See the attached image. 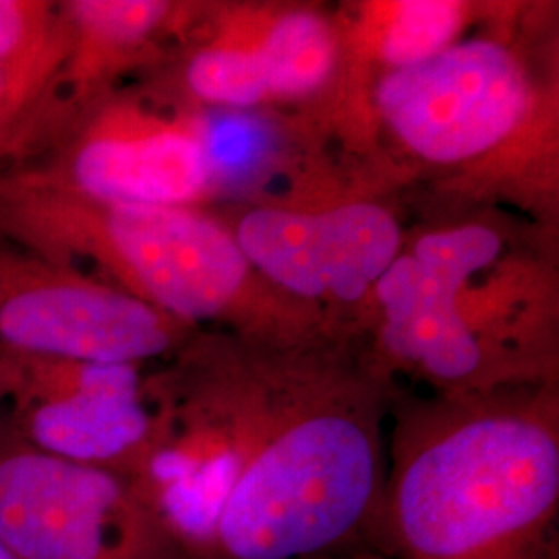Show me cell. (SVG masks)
<instances>
[{"mask_svg":"<svg viewBox=\"0 0 559 559\" xmlns=\"http://www.w3.org/2000/svg\"><path fill=\"white\" fill-rule=\"evenodd\" d=\"M545 404H480L415 429L385 477L390 559H559V440Z\"/></svg>","mask_w":559,"mask_h":559,"instance_id":"cell-1","label":"cell"},{"mask_svg":"<svg viewBox=\"0 0 559 559\" xmlns=\"http://www.w3.org/2000/svg\"><path fill=\"white\" fill-rule=\"evenodd\" d=\"M278 388V402L245 396L242 464L207 559L373 547L385 473L371 406L334 383Z\"/></svg>","mask_w":559,"mask_h":559,"instance_id":"cell-2","label":"cell"},{"mask_svg":"<svg viewBox=\"0 0 559 559\" xmlns=\"http://www.w3.org/2000/svg\"><path fill=\"white\" fill-rule=\"evenodd\" d=\"M0 539L20 559H191L135 485L0 423Z\"/></svg>","mask_w":559,"mask_h":559,"instance_id":"cell-3","label":"cell"},{"mask_svg":"<svg viewBox=\"0 0 559 559\" xmlns=\"http://www.w3.org/2000/svg\"><path fill=\"white\" fill-rule=\"evenodd\" d=\"M177 325L147 302L0 237V350L135 362L166 355Z\"/></svg>","mask_w":559,"mask_h":559,"instance_id":"cell-4","label":"cell"},{"mask_svg":"<svg viewBox=\"0 0 559 559\" xmlns=\"http://www.w3.org/2000/svg\"><path fill=\"white\" fill-rule=\"evenodd\" d=\"M7 419L27 443L135 483L156 438V411L135 362L4 353Z\"/></svg>","mask_w":559,"mask_h":559,"instance_id":"cell-5","label":"cell"},{"mask_svg":"<svg viewBox=\"0 0 559 559\" xmlns=\"http://www.w3.org/2000/svg\"><path fill=\"white\" fill-rule=\"evenodd\" d=\"M381 115L415 154L459 162L506 140L526 108V81L493 41H466L381 81Z\"/></svg>","mask_w":559,"mask_h":559,"instance_id":"cell-6","label":"cell"},{"mask_svg":"<svg viewBox=\"0 0 559 559\" xmlns=\"http://www.w3.org/2000/svg\"><path fill=\"white\" fill-rule=\"evenodd\" d=\"M500 247L493 230L464 226L427 235L411 255L392 261L378 280L390 355L448 385L479 380L485 353L456 311V295Z\"/></svg>","mask_w":559,"mask_h":559,"instance_id":"cell-7","label":"cell"},{"mask_svg":"<svg viewBox=\"0 0 559 559\" xmlns=\"http://www.w3.org/2000/svg\"><path fill=\"white\" fill-rule=\"evenodd\" d=\"M36 177L108 203L187 205L210 177L207 150L180 127L100 112L73 115L40 158Z\"/></svg>","mask_w":559,"mask_h":559,"instance_id":"cell-8","label":"cell"},{"mask_svg":"<svg viewBox=\"0 0 559 559\" xmlns=\"http://www.w3.org/2000/svg\"><path fill=\"white\" fill-rule=\"evenodd\" d=\"M240 251L280 286L355 300L396 260L400 228L378 205L323 214L255 210L239 226Z\"/></svg>","mask_w":559,"mask_h":559,"instance_id":"cell-9","label":"cell"},{"mask_svg":"<svg viewBox=\"0 0 559 559\" xmlns=\"http://www.w3.org/2000/svg\"><path fill=\"white\" fill-rule=\"evenodd\" d=\"M170 9V2L162 0L59 2L67 40L59 87L71 115L85 106L117 62L160 32Z\"/></svg>","mask_w":559,"mask_h":559,"instance_id":"cell-10","label":"cell"},{"mask_svg":"<svg viewBox=\"0 0 559 559\" xmlns=\"http://www.w3.org/2000/svg\"><path fill=\"white\" fill-rule=\"evenodd\" d=\"M253 55L267 96H297L320 87L336 59L325 23L311 13L280 20Z\"/></svg>","mask_w":559,"mask_h":559,"instance_id":"cell-11","label":"cell"},{"mask_svg":"<svg viewBox=\"0 0 559 559\" xmlns=\"http://www.w3.org/2000/svg\"><path fill=\"white\" fill-rule=\"evenodd\" d=\"M59 2L0 0V67L21 69L64 59Z\"/></svg>","mask_w":559,"mask_h":559,"instance_id":"cell-12","label":"cell"},{"mask_svg":"<svg viewBox=\"0 0 559 559\" xmlns=\"http://www.w3.org/2000/svg\"><path fill=\"white\" fill-rule=\"evenodd\" d=\"M189 90L205 102L251 106L267 98L253 52L207 48L187 64Z\"/></svg>","mask_w":559,"mask_h":559,"instance_id":"cell-13","label":"cell"},{"mask_svg":"<svg viewBox=\"0 0 559 559\" xmlns=\"http://www.w3.org/2000/svg\"><path fill=\"white\" fill-rule=\"evenodd\" d=\"M69 119L62 96L40 104H0V173L40 158Z\"/></svg>","mask_w":559,"mask_h":559,"instance_id":"cell-14","label":"cell"},{"mask_svg":"<svg viewBox=\"0 0 559 559\" xmlns=\"http://www.w3.org/2000/svg\"><path fill=\"white\" fill-rule=\"evenodd\" d=\"M460 23L452 2H404L385 36V57L400 67L417 64L443 50Z\"/></svg>","mask_w":559,"mask_h":559,"instance_id":"cell-15","label":"cell"},{"mask_svg":"<svg viewBox=\"0 0 559 559\" xmlns=\"http://www.w3.org/2000/svg\"><path fill=\"white\" fill-rule=\"evenodd\" d=\"M9 396H11V365H9V357L0 350V423L7 419Z\"/></svg>","mask_w":559,"mask_h":559,"instance_id":"cell-16","label":"cell"},{"mask_svg":"<svg viewBox=\"0 0 559 559\" xmlns=\"http://www.w3.org/2000/svg\"><path fill=\"white\" fill-rule=\"evenodd\" d=\"M321 559H390L388 556H383L378 549L373 547H360V549H353V551H346V554H338V556H330V558Z\"/></svg>","mask_w":559,"mask_h":559,"instance_id":"cell-17","label":"cell"},{"mask_svg":"<svg viewBox=\"0 0 559 559\" xmlns=\"http://www.w3.org/2000/svg\"><path fill=\"white\" fill-rule=\"evenodd\" d=\"M0 559H20L2 539H0Z\"/></svg>","mask_w":559,"mask_h":559,"instance_id":"cell-18","label":"cell"}]
</instances>
